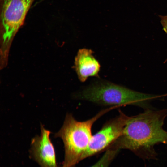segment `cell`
Returning <instances> with one entry per match:
<instances>
[{"label":"cell","instance_id":"1","mask_svg":"<svg viewBox=\"0 0 167 167\" xmlns=\"http://www.w3.org/2000/svg\"><path fill=\"white\" fill-rule=\"evenodd\" d=\"M167 109H149L129 117L121 135L111 145L117 149L129 150L143 159L156 158L154 147L167 144V131L163 128Z\"/></svg>","mask_w":167,"mask_h":167},{"label":"cell","instance_id":"2","mask_svg":"<svg viewBox=\"0 0 167 167\" xmlns=\"http://www.w3.org/2000/svg\"><path fill=\"white\" fill-rule=\"evenodd\" d=\"M117 108L111 106L84 121H78L71 114L66 115L62 126L55 135L61 138L64 144V159L62 167H74L81 160L92 136L91 130L94 123L105 113Z\"/></svg>","mask_w":167,"mask_h":167},{"label":"cell","instance_id":"3","mask_svg":"<svg viewBox=\"0 0 167 167\" xmlns=\"http://www.w3.org/2000/svg\"><path fill=\"white\" fill-rule=\"evenodd\" d=\"M161 95L146 94L108 82L93 84L78 94L79 99L99 105L122 106L135 105L150 109V102Z\"/></svg>","mask_w":167,"mask_h":167},{"label":"cell","instance_id":"4","mask_svg":"<svg viewBox=\"0 0 167 167\" xmlns=\"http://www.w3.org/2000/svg\"><path fill=\"white\" fill-rule=\"evenodd\" d=\"M119 112L118 116L106 122L92 135L81 160L107 148L121 135L129 117L120 110Z\"/></svg>","mask_w":167,"mask_h":167},{"label":"cell","instance_id":"5","mask_svg":"<svg viewBox=\"0 0 167 167\" xmlns=\"http://www.w3.org/2000/svg\"><path fill=\"white\" fill-rule=\"evenodd\" d=\"M32 0H4L1 14L4 42L8 41L23 24Z\"/></svg>","mask_w":167,"mask_h":167},{"label":"cell","instance_id":"6","mask_svg":"<svg viewBox=\"0 0 167 167\" xmlns=\"http://www.w3.org/2000/svg\"><path fill=\"white\" fill-rule=\"evenodd\" d=\"M40 136L31 141L30 156L40 167H58L55 151L49 136L50 131L41 126Z\"/></svg>","mask_w":167,"mask_h":167},{"label":"cell","instance_id":"7","mask_svg":"<svg viewBox=\"0 0 167 167\" xmlns=\"http://www.w3.org/2000/svg\"><path fill=\"white\" fill-rule=\"evenodd\" d=\"M93 52L86 49H79L75 57L74 68L79 80L84 82L89 76H97L100 66L92 55Z\"/></svg>","mask_w":167,"mask_h":167},{"label":"cell","instance_id":"8","mask_svg":"<svg viewBox=\"0 0 167 167\" xmlns=\"http://www.w3.org/2000/svg\"><path fill=\"white\" fill-rule=\"evenodd\" d=\"M119 150L112 146H109L100 159L90 167H108Z\"/></svg>","mask_w":167,"mask_h":167},{"label":"cell","instance_id":"9","mask_svg":"<svg viewBox=\"0 0 167 167\" xmlns=\"http://www.w3.org/2000/svg\"><path fill=\"white\" fill-rule=\"evenodd\" d=\"M161 22L163 27V29L165 32L167 34V15L161 16ZM167 61V58L165 61V62Z\"/></svg>","mask_w":167,"mask_h":167}]
</instances>
